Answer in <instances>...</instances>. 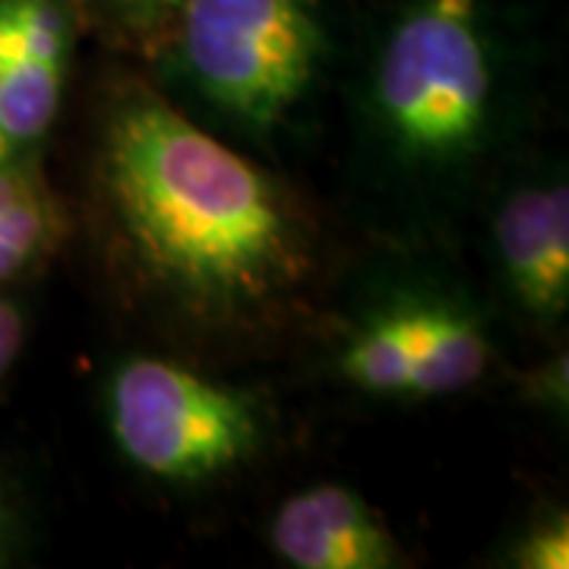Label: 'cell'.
Returning <instances> with one entry per match:
<instances>
[{
	"label": "cell",
	"instance_id": "1",
	"mask_svg": "<svg viewBox=\"0 0 569 569\" xmlns=\"http://www.w3.org/2000/svg\"><path fill=\"white\" fill-rule=\"evenodd\" d=\"M96 181L127 266L197 320H260L310 279V231L279 183L140 82L104 111Z\"/></svg>",
	"mask_w": 569,
	"mask_h": 569
},
{
	"label": "cell",
	"instance_id": "2",
	"mask_svg": "<svg viewBox=\"0 0 569 569\" xmlns=\"http://www.w3.org/2000/svg\"><path fill=\"white\" fill-rule=\"evenodd\" d=\"M367 111L389 162L447 178L475 162L497 114V44L478 0H408L370 70Z\"/></svg>",
	"mask_w": 569,
	"mask_h": 569
},
{
	"label": "cell",
	"instance_id": "3",
	"mask_svg": "<svg viewBox=\"0 0 569 569\" xmlns=\"http://www.w3.org/2000/svg\"><path fill=\"white\" fill-rule=\"evenodd\" d=\"M174 20L187 80L250 130L279 127L326 58L317 0H183Z\"/></svg>",
	"mask_w": 569,
	"mask_h": 569
},
{
	"label": "cell",
	"instance_id": "4",
	"mask_svg": "<svg viewBox=\"0 0 569 569\" xmlns=\"http://www.w3.org/2000/svg\"><path fill=\"white\" fill-rule=\"evenodd\" d=\"M108 425L123 459L168 485L222 478L266 447L257 396L159 358H130L111 373Z\"/></svg>",
	"mask_w": 569,
	"mask_h": 569
},
{
	"label": "cell",
	"instance_id": "5",
	"mask_svg": "<svg viewBox=\"0 0 569 569\" xmlns=\"http://www.w3.org/2000/svg\"><path fill=\"white\" fill-rule=\"evenodd\" d=\"M490 358L478 307L449 288L408 284L355 317L336 348V373L377 399H437L475 387Z\"/></svg>",
	"mask_w": 569,
	"mask_h": 569
},
{
	"label": "cell",
	"instance_id": "6",
	"mask_svg": "<svg viewBox=\"0 0 569 569\" xmlns=\"http://www.w3.org/2000/svg\"><path fill=\"white\" fill-rule=\"evenodd\" d=\"M493 260L509 301L553 323L569 307V190L563 178L512 187L493 209Z\"/></svg>",
	"mask_w": 569,
	"mask_h": 569
},
{
	"label": "cell",
	"instance_id": "7",
	"mask_svg": "<svg viewBox=\"0 0 569 569\" xmlns=\"http://www.w3.org/2000/svg\"><path fill=\"white\" fill-rule=\"evenodd\" d=\"M70 44L63 0H0V130L17 149L58 118Z\"/></svg>",
	"mask_w": 569,
	"mask_h": 569
},
{
	"label": "cell",
	"instance_id": "8",
	"mask_svg": "<svg viewBox=\"0 0 569 569\" xmlns=\"http://www.w3.org/2000/svg\"><path fill=\"white\" fill-rule=\"evenodd\" d=\"M276 557L298 569H392L402 548L361 493L313 485L288 497L269 522Z\"/></svg>",
	"mask_w": 569,
	"mask_h": 569
},
{
	"label": "cell",
	"instance_id": "9",
	"mask_svg": "<svg viewBox=\"0 0 569 569\" xmlns=\"http://www.w3.org/2000/svg\"><path fill=\"white\" fill-rule=\"evenodd\" d=\"M61 234V209L39 174L13 159L0 164V282L32 269Z\"/></svg>",
	"mask_w": 569,
	"mask_h": 569
},
{
	"label": "cell",
	"instance_id": "10",
	"mask_svg": "<svg viewBox=\"0 0 569 569\" xmlns=\"http://www.w3.org/2000/svg\"><path fill=\"white\" fill-rule=\"evenodd\" d=\"M509 567L519 569H567L569 567V519L553 509L531 522L509 548Z\"/></svg>",
	"mask_w": 569,
	"mask_h": 569
},
{
	"label": "cell",
	"instance_id": "11",
	"mask_svg": "<svg viewBox=\"0 0 569 569\" xmlns=\"http://www.w3.org/2000/svg\"><path fill=\"white\" fill-rule=\"evenodd\" d=\"M526 396L531 406L548 408V411H567L569 402V373L567 355L550 358L548 365L531 370L526 377Z\"/></svg>",
	"mask_w": 569,
	"mask_h": 569
},
{
	"label": "cell",
	"instance_id": "12",
	"mask_svg": "<svg viewBox=\"0 0 569 569\" xmlns=\"http://www.w3.org/2000/svg\"><path fill=\"white\" fill-rule=\"evenodd\" d=\"M22 535H26V522H22L20 500L7 488V481H0V567L20 553Z\"/></svg>",
	"mask_w": 569,
	"mask_h": 569
},
{
	"label": "cell",
	"instance_id": "13",
	"mask_svg": "<svg viewBox=\"0 0 569 569\" xmlns=\"http://www.w3.org/2000/svg\"><path fill=\"white\" fill-rule=\"evenodd\" d=\"M22 339H26V320H22L20 307L0 295V380L7 377L10 367L17 365Z\"/></svg>",
	"mask_w": 569,
	"mask_h": 569
},
{
	"label": "cell",
	"instance_id": "14",
	"mask_svg": "<svg viewBox=\"0 0 569 569\" xmlns=\"http://www.w3.org/2000/svg\"><path fill=\"white\" fill-rule=\"evenodd\" d=\"M114 10L133 26H159V22L178 17L183 0H111Z\"/></svg>",
	"mask_w": 569,
	"mask_h": 569
},
{
	"label": "cell",
	"instance_id": "15",
	"mask_svg": "<svg viewBox=\"0 0 569 569\" xmlns=\"http://www.w3.org/2000/svg\"><path fill=\"white\" fill-rule=\"evenodd\" d=\"M13 152H17V146L7 140V137H3V130H0V164L10 162V159H13Z\"/></svg>",
	"mask_w": 569,
	"mask_h": 569
}]
</instances>
